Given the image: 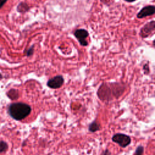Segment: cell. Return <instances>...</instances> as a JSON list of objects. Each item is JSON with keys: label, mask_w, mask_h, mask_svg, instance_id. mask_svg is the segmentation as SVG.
I'll return each mask as SVG.
<instances>
[{"label": "cell", "mask_w": 155, "mask_h": 155, "mask_svg": "<svg viewBox=\"0 0 155 155\" xmlns=\"http://www.w3.org/2000/svg\"><path fill=\"white\" fill-rule=\"evenodd\" d=\"M33 46L31 47L30 48H28L27 51V53H26V55L27 56H31L33 53Z\"/></svg>", "instance_id": "cell-12"}, {"label": "cell", "mask_w": 155, "mask_h": 155, "mask_svg": "<svg viewBox=\"0 0 155 155\" xmlns=\"http://www.w3.org/2000/svg\"><path fill=\"white\" fill-rule=\"evenodd\" d=\"M99 129H100V126L96 121L91 122L89 125V127H88L89 131L91 132H93V133L98 131Z\"/></svg>", "instance_id": "cell-9"}, {"label": "cell", "mask_w": 155, "mask_h": 155, "mask_svg": "<svg viewBox=\"0 0 155 155\" xmlns=\"http://www.w3.org/2000/svg\"><path fill=\"white\" fill-rule=\"evenodd\" d=\"M29 9V7L25 2H20L17 6V11L20 13H25Z\"/></svg>", "instance_id": "cell-8"}, {"label": "cell", "mask_w": 155, "mask_h": 155, "mask_svg": "<svg viewBox=\"0 0 155 155\" xmlns=\"http://www.w3.org/2000/svg\"><path fill=\"white\" fill-rule=\"evenodd\" d=\"M112 140L122 148H125L131 143L130 137L127 134L122 133H117L113 135Z\"/></svg>", "instance_id": "cell-2"}, {"label": "cell", "mask_w": 155, "mask_h": 155, "mask_svg": "<svg viewBox=\"0 0 155 155\" xmlns=\"http://www.w3.org/2000/svg\"><path fill=\"white\" fill-rule=\"evenodd\" d=\"M125 1H127V2H133V1H134L136 0H125Z\"/></svg>", "instance_id": "cell-15"}, {"label": "cell", "mask_w": 155, "mask_h": 155, "mask_svg": "<svg viewBox=\"0 0 155 155\" xmlns=\"http://www.w3.org/2000/svg\"><path fill=\"white\" fill-rule=\"evenodd\" d=\"M64 82V80L63 77L61 75H58L49 79L47 83V85L51 88L56 89L60 88L63 85Z\"/></svg>", "instance_id": "cell-4"}, {"label": "cell", "mask_w": 155, "mask_h": 155, "mask_svg": "<svg viewBox=\"0 0 155 155\" xmlns=\"http://www.w3.org/2000/svg\"><path fill=\"white\" fill-rule=\"evenodd\" d=\"M2 74L0 73V79H2Z\"/></svg>", "instance_id": "cell-16"}, {"label": "cell", "mask_w": 155, "mask_h": 155, "mask_svg": "<svg viewBox=\"0 0 155 155\" xmlns=\"http://www.w3.org/2000/svg\"><path fill=\"white\" fill-rule=\"evenodd\" d=\"M155 12V8L153 5H148L142 8L137 15L138 18H143L148 16L153 15Z\"/></svg>", "instance_id": "cell-6"}, {"label": "cell", "mask_w": 155, "mask_h": 155, "mask_svg": "<svg viewBox=\"0 0 155 155\" xmlns=\"http://www.w3.org/2000/svg\"><path fill=\"white\" fill-rule=\"evenodd\" d=\"M7 0H0V9L4 6V5L6 3Z\"/></svg>", "instance_id": "cell-13"}, {"label": "cell", "mask_w": 155, "mask_h": 155, "mask_svg": "<svg viewBox=\"0 0 155 155\" xmlns=\"http://www.w3.org/2000/svg\"><path fill=\"white\" fill-rule=\"evenodd\" d=\"M155 27V22L154 21L146 24L140 30V35L142 38L149 36L151 33H153Z\"/></svg>", "instance_id": "cell-5"}, {"label": "cell", "mask_w": 155, "mask_h": 155, "mask_svg": "<svg viewBox=\"0 0 155 155\" xmlns=\"http://www.w3.org/2000/svg\"><path fill=\"white\" fill-rule=\"evenodd\" d=\"M144 148L142 145H139L136 149L133 155H143Z\"/></svg>", "instance_id": "cell-11"}, {"label": "cell", "mask_w": 155, "mask_h": 155, "mask_svg": "<svg viewBox=\"0 0 155 155\" xmlns=\"http://www.w3.org/2000/svg\"><path fill=\"white\" fill-rule=\"evenodd\" d=\"M7 148H8L7 143L3 140L0 141V153L5 151L7 150Z\"/></svg>", "instance_id": "cell-10"}, {"label": "cell", "mask_w": 155, "mask_h": 155, "mask_svg": "<svg viewBox=\"0 0 155 155\" xmlns=\"http://www.w3.org/2000/svg\"><path fill=\"white\" fill-rule=\"evenodd\" d=\"M75 37L82 46H86L88 44L86 38L88 36V32L85 29L76 30L74 33Z\"/></svg>", "instance_id": "cell-3"}, {"label": "cell", "mask_w": 155, "mask_h": 155, "mask_svg": "<svg viewBox=\"0 0 155 155\" xmlns=\"http://www.w3.org/2000/svg\"><path fill=\"white\" fill-rule=\"evenodd\" d=\"M102 155H110V152L108 150H105V151H104V153H103Z\"/></svg>", "instance_id": "cell-14"}, {"label": "cell", "mask_w": 155, "mask_h": 155, "mask_svg": "<svg viewBox=\"0 0 155 155\" xmlns=\"http://www.w3.org/2000/svg\"><path fill=\"white\" fill-rule=\"evenodd\" d=\"M7 96L12 100L17 99L19 97L18 91L16 89H10L7 93Z\"/></svg>", "instance_id": "cell-7"}, {"label": "cell", "mask_w": 155, "mask_h": 155, "mask_svg": "<svg viewBox=\"0 0 155 155\" xmlns=\"http://www.w3.org/2000/svg\"><path fill=\"white\" fill-rule=\"evenodd\" d=\"M30 106L23 102H16L10 104L8 108L9 115L16 120H21L27 117L31 113Z\"/></svg>", "instance_id": "cell-1"}]
</instances>
